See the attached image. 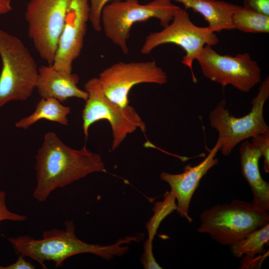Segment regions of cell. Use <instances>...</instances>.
I'll list each match as a JSON object with an SVG mask.
<instances>
[{"instance_id": "obj_13", "label": "cell", "mask_w": 269, "mask_h": 269, "mask_svg": "<svg viewBox=\"0 0 269 269\" xmlns=\"http://www.w3.org/2000/svg\"><path fill=\"white\" fill-rule=\"evenodd\" d=\"M221 146L222 141L218 138L215 145L212 148L208 149V154L199 164L195 166L185 165L183 172L180 173L162 171L160 174V179L169 184L171 189L169 192L177 201V213L190 223L192 219L189 215V208L193 195L202 177L218 164L219 160L216 155Z\"/></svg>"}, {"instance_id": "obj_6", "label": "cell", "mask_w": 269, "mask_h": 269, "mask_svg": "<svg viewBox=\"0 0 269 269\" xmlns=\"http://www.w3.org/2000/svg\"><path fill=\"white\" fill-rule=\"evenodd\" d=\"M269 97V77L268 76L259 87L257 96L252 100L250 112L237 118L226 108L225 99L210 112L211 127L218 133L222 141L220 150L224 156L229 155L233 149L242 141L250 137L269 133V127L264 117V108Z\"/></svg>"}, {"instance_id": "obj_7", "label": "cell", "mask_w": 269, "mask_h": 269, "mask_svg": "<svg viewBox=\"0 0 269 269\" xmlns=\"http://www.w3.org/2000/svg\"><path fill=\"white\" fill-rule=\"evenodd\" d=\"M85 90L88 93L82 111V127L86 138L90 126L104 120L110 123L112 128V151L137 128L145 133L146 125L135 109L129 105L122 107L111 101L104 93L98 78L89 80L85 84Z\"/></svg>"}, {"instance_id": "obj_19", "label": "cell", "mask_w": 269, "mask_h": 269, "mask_svg": "<svg viewBox=\"0 0 269 269\" xmlns=\"http://www.w3.org/2000/svg\"><path fill=\"white\" fill-rule=\"evenodd\" d=\"M234 29L248 33L269 32V15L241 6L232 17Z\"/></svg>"}, {"instance_id": "obj_9", "label": "cell", "mask_w": 269, "mask_h": 269, "mask_svg": "<svg viewBox=\"0 0 269 269\" xmlns=\"http://www.w3.org/2000/svg\"><path fill=\"white\" fill-rule=\"evenodd\" d=\"M72 0H30L25 18L28 34L40 57L52 65Z\"/></svg>"}, {"instance_id": "obj_14", "label": "cell", "mask_w": 269, "mask_h": 269, "mask_svg": "<svg viewBox=\"0 0 269 269\" xmlns=\"http://www.w3.org/2000/svg\"><path fill=\"white\" fill-rule=\"evenodd\" d=\"M79 80L76 74H63L52 65L41 66L38 68L36 89L41 98H54L61 103L72 97L86 101L88 93L78 87Z\"/></svg>"}, {"instance_id": "obj_5", "label": "cell", "mask_w": 269, "mask_h": 269, "mask_svg": "<svg viewBox=\"0 0 269 269\" xmlns=\"http://www.w3.org/2000/svg\"><path fill=\"white\" fill-rule=\"evenodd\" d=\"M172 0H153L140 4L138 0L113 1L103 8L101 26L106 36L125 54L129 53L128 40L134 24L155 18L163 27L167 26L180 8Z\"/></svg>"}, {"instance_id": "obj_18", "label": "cell", "mask_w": 269, "mask_h": 269, "mask_svg": "<svg viewBox=\"0 0 269 269\" xmlns=\"http://www.w3.org/2000/svg\"><path fill=\"white\" fill-rule=\"evenodd\" d=\"M269 242V223L253 231L230 246L233 256L238 259H253L267 254L265 247Z\"/></svg>"}, {"instance_id": "obj_25", "label": "cell", "mask_w": 269, "mask_h": 269, "mask_svg": "<svg viewBox=\"0 0 269 269\" xmlns=\"http://www.w3.org/2000/svg\"><path fill=\"white\" fill-rule=\"evenodd\" d=\"M23 257L18 255V259L13 264L6 266L0 265V269H34L35 266Z\"/></svg>"}, {"instance_id": "obj_12", "label": "cell", "mask_w": 269, "mask_h": 269, "mask_svg": "<svg viewBox=\"0 0 269 269\" xmlns=\"http://www.w3.org/2000/svg\"><path fill=\"white\" fill-rule=\"evenodd\" d=\"M89 15L88 0H72L52 64L63 74L72 73L73 63L81 53Z\"/></svg>"}, {"instance_id": "obj_16", "label": "cell", "mask_w": 269, "mask_h": 269, "mask_svg": "<svg viewBox=\"0 0 269 269\" xmlns=\"http://www.w3.org/2000/svg\"><path fill=\"white\" fill-rule=\"evenodd\" d=\"M182 4L200 14L214 32L235 29L232 24L233 13L242 6L218 0H172Z\"/></svg>"}, {"instance_id": "obj_26", "label": "cell", "mask_w": 269, "mask_h": 269, "mask_svg": "<svg viewBox=\"0 0 269 269\" xmlns=\"http://www.w3.org/2000/svg\"><path fill=\"white\" fill-rule=\"evenodd\" d=\"M11 10L10 0H0V15L6 14Z\"/></svg>"}, {"instance_id": "obj_21", "label": "cell", "mask_w": 269, "mask_h": 269, "mask_svg": "<svg viewBox=\"0 0 269 269\" xmlns=\"http://www.w3.org/2000/svg\"><path fill=\"white\" fill-rule=\"evenodd\" d=\"M90 1L89 21L93 29L98 32L102 30L101 14L104 7L110 1L122 0H88Z\"/></svg>"}, {"instance_id": "obj_22", "label": "cell", "mask_w": 269, "mask_h": 269, "mask_svg": "<svg viewBox=\"0 0 269 269\" xmlns=\"http://www.w3.org/2000/svg\"><path fill=\"white\" fill-rule=\"evenodd\" d=\"M252 143L261 151L264 158V169L269 172V133L257 135L252 137Z\"/></svg>"}, {"instance_id": "obj_10", "label": "cell", "mask_w": 269, "mask_h": 269, "mask_svg": "<svg viewBox=\"0 0 269 269\" xmlns=\"http://www.w3.org/2000/svg\"><path fill=\"white\" fill-rule=\"evenodd\" d=\"M196 60L203 76L223 87L231 85L246 93L261 81V68L247 53L221 55L206 45Z\"/></svg>"}, {"instance_id": "obj_11", "label": "cell", "mask_w": 269, "mask_h": 269, "mask_svg": "<svg viewBox=\"0 0 269 269\" xmlns=\"http://www.w3.org/2000/svg\"><path fill=\"white\" fill-rule=\"evenodd\" d=\"M98 79L105 95L122 107L129 105L128 95L135 85L167 82L166 73L154 61L119 62L104 69Z\"/></svg>"}, {"instance_id": "obj_4", "label": "cell", "mask_w": 269, "mask_h": 269, "mask_svg": "<svg viewBox=\"0 0 269 269\" xmlns=\"http://www.w3.org/2000/svg\"><path fill=\"white\" fill-rule=\"evenodd\" d=\"M0 107L25 101L36 88L38 68L27 48L17 37L0 29Z\"/></svg>"}, {"instance_id": "obj_24", "label": "cell", "mask_w": 269, "mask_h": 269, "mask_svg": "<svg viewBox=\"0 0 269 269\" xmlns=\"http://www.w3.org/2000/svg\"><path fill=\"white\" fill-rule=\"evenodd\" d=\"M243 7L269 15V0H244Z\"/></svg>"}, {"instance_id": "obj_15", "label": "cell", "mask_w": 269, "mask_h": 269, "mask_svg": "<svg viewBox=\"0 0 269 269\" xmlns=\"http://www.w3.org/2000/svg\"><path fill=\"white\" fill-rule=\"evenodd\" d=\"M239 151L242 173L253 194L252 203L269 211V183L262 178L259 168L262 153L252 142L248 140L241 143Z\"/></svg>"}, {"instance_id": "obj_2", "label": "cell", "mask_w": 269, "mask_h": 269, "mask_svg": "<svg viewBox=\"0 0 269 269\" xmlns=\"http://www.w3.org/2000/svg\"><path fill=\"white\" fill-rule=\"evenodd\" d=\"M64 225V230L54 228L44 231L41 239L23 235L9 237L8 241L16 255L30 258L39 263L42 268L47 269L45 262L52 261L56 268H59L68 258L80 254H92L105 260H111L128 252L129 247L122 246L123 244L138 239L136 237L127 236L107 246L89 244L76 236L73 221H66Z\"/></svg>"}, {"instance_id": "obj_3", "label": "cell", "mask_w": 269, "mask_h": 269, "mask_svg": "<svg viewBox=\"0 0 269 269\" xmlns=\"http://www.w3.org/2000/svg\"><path fill=\"white\" fill-rule=\"evenodd\" d=\"M200 219L198 232L207 234L220 245L229 246L269 223V211L252 202L237 199L204 210Z\"/></svg>"}, {"instance_id": "obj_17", "label": "cell", "mask_w": 269, "mask_h": 269, "mask_svg": "<svg viewBox=\"0 0 269 269\" xmlns=\"http://www.w3.org/2000/svg\"><path fill=\"white\" fill-rule=\"evenodd\" d=\"M71 109L63 106L58 100L51 98H41L37 103L34 112L15 123L17 128L27 129L33 124L41 120H46L67 126V116Z\"/></svg>"}, {"instance_id": "obj_8", "label": "cell", "mask_w": 269, "mask_h": 269, "mask_svg": "<svg viewBox=\"0 0 269 269\" xmlns=\"http://www.w3.org/2000/svg\"><path fill=\"white\" fill-rule=\"evenodd\" d=\"M219 42L215 32L208 26L200 27L190 20L186 10L180 8L175 13L169 24L158 32L149 33L141 48L142 54H148L156 47L164 44H174L185 52L181 63L190 70L192 79H197L193 72V63L196 60L203 47L214 46Z\"/></svg>"}, {"instance_id": "obj_1", "label": "cell", "mask_w": 269, "mask_h": 269, "mask_svg": "<svg viewBox=\"0 0 269 269\" xmlns=\"http://www.w3.org/2000/svg\"><path fill=\"white\" fill-rule=\"evenodd\" d=\"M36 184L33 196L45 201L59 188L93 172H105V164L98 154L85 146L75 149L65 144L53 132L46 133L36 156Z\"/></svg>"}, {"instance_id": "obj_20", "label": "cell", "mask_w": 269, "mask_h": 269, "mask_svg": "<svg viewBox=\"0 0 269 269\" xmlns=\"http://www.w3.org/2000/svg\"><path fill=\"white\" fill-rule=\"evenodd\" d=\"M175 198L170 193L167 192L163 201L156 203L154 208V214L147 224V228L149 232V238L147 241L152 243L155 233L160 222L163 219L176 209Z\"/></svg>"}, {"instance_id": "obj_23", "label": "cell", "mask_w": 269, "mask_h": 269, "mask_svg": "<svg viewBox=\"0 0 269 269\" xmlns=\"http://www.w3.org/2000/svg\"><path fill=\"white\" fill-rule=\"evenodd\" d=\"M27 217L24 215L16 214L10 211L6 204V193L4 191H0V222L4 220L23 222Z\"/></svg>"}]
</instances>
